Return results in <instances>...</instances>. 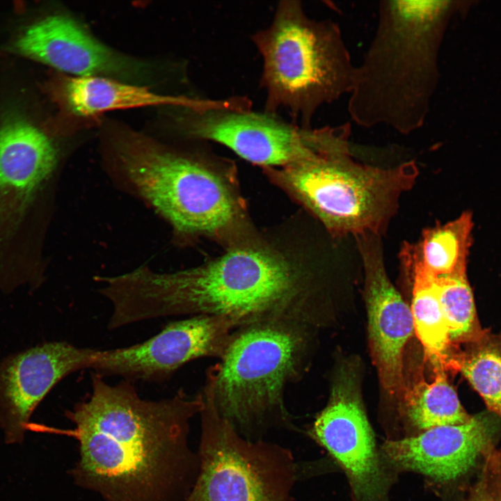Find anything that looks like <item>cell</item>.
Instances as JSON below:
<instances>
[{"mask_svg":"<svg viewBox=\"0 0 501 501\" xmlns=\"http://www.w3.org/2000/svg\"><path fill=\"white\" fill-rule=\"evenodd\" d=\"M91 387L66 412L79 449L74 483L103 501H185L200 468L189 434L202 393L145 399L132 381L112 385L95 372Z\"/></svg>","mask_w":501,"mask_h":501,"instance_id":"cell-1","label":"cell"},{"mask_svg":"<svg viewBox=\"0 0 501 501\" xmlns=\"http://www.w3.org/2000/svg\"><path fill=\"white\" fill-rule=\"evenodd\" d=\"M125 307L135 323L168 316L221 315L239 327L318 319L312 274L264 245H243L198 267L171 273L134 269Z\"/></svg>","mask_w":501,"mask_h":501,"instance_id":"cell-2","label":"cell"},{"mask_svg":"<svg viewBox=\"0 0 501 501\" xmlns=\"http://www.w3.org/2000/svg\"><path fill=\"white\" fill-rule=\"evenodd\" d=\"M450 1H381L379 23L356 67L349 112L360 126L420 127L437 80V54Z\"/></svg>","mask_w":501,"mask_h":501,"instance_id":"cell-3","label":"cell"},{"mask_svg":"<svg viewBox=\"0 0 501 501\" xmlns=\"http://www.w3.org/2000/svg\"><path fill=\"white\" fill-rule=\"evenodd\" d=\"M262 58L264 111L284 109L310 129L317 109L350 93L356 67L337 24L309 17L301 3H278L271 24L252 35Z\"/></svg>","mask_w":501,"mask_h":501,"instance_id":"cell-4","label":"cell"},{"mask_svg":"<svg viewBox=\"0 0 501 501\" xmlns=\"http://www.w3.org/2000/svg\"><path fill=\"white\" fill-rule=\"evenodd\" d=\"M347 134L326 127L312 157L272 175L334 237L381 236L401 195L415 184L418 168L412 161L388 168L360 164L351 155Z\"/></svg>","mask_w":501,"mask_h":501,"instance_id":"cell-5","label":"cell"},{"mask_svg":"<svg viewBox=\"0 0 501 501\" xmlns=\"http://www.w3.org/2000/svg\"><path fill=\"white\" fill-rule=\"evenodd\" d=\"M309 328L290 321L239 327L214 365L216 407L246 439L260 440L271 427L295 429L285 391L304 369Z\"/></svg>","mask_w":501,"mask_h":501,"instance_id":"cell-6","label":"cell"},{"mask_svg":"<svg viewBox=\"0 0 501 501\" xmlns=\"http://www.w3.org/2000/svg\"><path fill=\"white\" fill-rule=\"evenodd\" d=\"M112 161L135 193L182 235L223 234L239 219V200L207 161L132 131L111 139Z\"/></svg>","mask_w":501,"mask_h":501,"instance_id":"cell-7","label":"cell"},{"mask_svg":"<svg viewBox=\"0 0 501 501\" xmlns=\"http://www.w3.org/2000/svg\"><path fill=\"white\" fill-rule=\"evenodd\" d=\"M202 394L200 468L185 501H291L297 475L291 452L241 436L219 414L212 383Z\"/></svg>","mask_w":501,"mask_h":501,"instance_id":"cell-8","label":"cell"},{"mask_svg":"<svg viewBox=\"0 0 501 501\" xmlns=\"http://www.w3.org/2000/svg\"><path fill=\"white\" fill-rule=\"evenodd\" d=\"M179 127L194 139L223 145L241 158L267 168L294 165L317 152L320 130L289 123L277 114L253 111L248 101L195 98L178 108Z\"/></svg>","mask_w":501,"mask_h":501,"instance_id":"cell-9","label":"cell"},{"mask_svg":"<svg viewBox=\"0 0 501 501\" xmlns=\"http://www.w3.org/2000/svg\"><path fill=\"white\" fill-rule=\"evenodd\" d=\"M239 327L236 321L225 316H191L170 322L142 342L97 349L90 369L103 377L118 376L131 381H163L195 359L221 358Z\"/></svg>","mask_w":501,"mask_h":501,"instance_id":"cell-10","label":"cell"},{"mask_svg":"<svg viewBox=\"0 0 501 501\" xmlns=\"http://www.w3.org/2000/svg\"><path fill=\"white\" fill-rule=\"evenodd\" d=\"M359 390L354 369L339 370L328 404L308 434L344 469L355 501H380L386 478Z\"/></svg>","mask_w":501,"mask_h":501,"instance_id":"cell-11","label":"cell"},{"mask_svg":"<svg viewBox=\"0 0 501 501\" xmlns=\"http://www.w3.org/2000/svg\"><path fill=\"white\" fill-rule=\"evenodd\" d=\"M10 50L70 77H104L137 84L152 74L150 64L112 49L63 15H49L26 26Z\"/></svg>","mask_w":501,"mask_h":501,"instance_id":"cell-12","label":"cell"},{"mask_svg":"<svg viewBox=\"0 0 501 501\" xmlns=\"http://www.w3.org/2000/svg\"><path fill=\"white\" fill-rule=\"evenodd\" d=\"M96 351L65 341H53L0 362V427L7 443L23 441L38 405L65 376L90 369Z\"/></svg>","mask_w":501,"mask_h":501,"instance_id":"cell-13","label":"cell"},{"mask_svg":"<svg viewBox=\"0 0 501 501\" xmlns=\"http://www.w3.org/2000/svg\"><path fill=\"white\" fill-rule=\"evenodd\" d=\"M365 273L371 353L380 383L390 396L404 390L403 353L414 332L411 308L389 279L381 236L355 237Z\"/></svg>","mask_w":501,"mask_h":501,"instance_id":"cell-14","label":"cell"},{"mask_svg":"<svg viewBox=\"0 0 501 501\" xmlns=\"http://www.w3.org/2000/svg\"><path fill=\"white\" fill-rule=\"evenodd\" d=\"M497 418L491 412L482 413L464 424L437 427L415 436L388 440L383 452L397 467L440 482L452 481L468 472L481 455L490 451L498 428Z\"/></svg>","mask_w":501,"mask_h":501,"instance_id":"cell-15","label":"cell"},{"mask_svg":"<svg viewBox=\"0 0 501 501\" xmlns=\"http://www.w3.org/2000/svg\"><path fill=\"white\" fill-rule=\"evenodd\" d=\"M57 151L48 135L26 116L0 122V198L23 204L49 175Z\"/></svg>","mask_w":501,"mask_h":501,"instance_id":"cell-16","label":"cell"},{"mask_svg":"<svg viewBox=\"0 0 501 501\" xmlns=\"http://www.w3.org/2000/svg\"><path fill=\"white\" fill-rule=\"evenodd\" d=\"M56 94L66 109L83 117L132 108L184 107L192 99L184 95H162L138 84L97 76H67L60 83Z\"/></svg>","mask_w":501,"mask_h":501,"instance_id":"cell-17","label":"cell"},{"mask_svg":"<svg viewBox=\"0 0 501 501\" xmlns=\"http://www.w3.org/2000/svg\"><path fill=\"white\" fill-rule=\"evenodd\" d=\"M399 257L402 267L412 278L411 310L414 332L434 367L451 369L456 353L452 351L434 280L420 264L415 244L405 242Z\"/></svg>","mask_w":501,"mask_h":501,"instance_id":"cell-18","label":"cell"},{"mask_svg":"<svg viewBox=\"0 0 501 501\" xmlns=\"http://www.w3.org/2000/svg\"><path fill=\"white\" fill-rule=\"evenodd\" d=\"M473 217L470 211L444 224L424 229L418 244V257L433 277L466 273L472 244Z\"/></svg>","mask_w":501,"mask_h":501,"instance_id":"cell-19","label":"cell"},{"mask_svg":"<svg viewBox=\"0 0 501 501\" xmlns=\"http://www.w3.org/2000/svg\"><path fill=\"white\" fill-rule=\"evenodd\" d=\"M435 373L431 382L420 380L405 395L406 415L422 432L437 427L464 424L472 418L448 382L445 370L435 368Z\"/></svg>","mask_w":501,"mask_h":501,"instance_id":"cell-20","label":"cell"},{"mask_svg":"<svg viewBox=\"0 0 501 501\" xmlns=\"http://www.w3.org/2000/svg\"><path fill=\"white\" fill-rule=\"evenodd\" d=\"M454 356L452 368L461 372L483 398L489 411L501 419V332L486 330Z\"/></svg>","mask_w":501,"mask_h":501,"instance_id":"cell-21","label":"cell"},{"mask_svg":"<svg viewBox=\"0 0 501 501\" xmlns=\"http://www.w3.org/2000/svg\"><path fill=\"white\" fill-rule=\"evenodd\" d=\"M433 278L452 346L481 337L486 330L480 326L466 273Z\"/></svg>","mask_w":501,"mask_h":501,"instance_id":"cell-22","label":"cell"},{"mask_svg":"<svg viewBox=\"0 0 501 501\" xmlns=\"http://www.w3.org/2000/svg\"><path fill=\"white\" fill-rule=\"evenodd\" d=\"M471 495L468 501H497L486 485L482 484Z\"/></svg>","mask_w":501,"mask_h":501,"instance_id":"cell-23","label":"cell"},{"mask_svg":"<svg viewBox=\"0 0 501 501\" xmlns=\"http://www.w3.org/2000/svg\"><path fill=\"white\" fill-rule=\"evenodd\" d=\"M493 473H494V475L492 478L494 479L489 491L497 501H501V471L498 470L496 474L494 472Z\"/></svg>","mask_w":501,"mask_h":501,"instance_id":"cell-24","label":"cell"}]
</instances>
